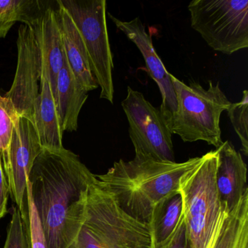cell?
Returning a JSON list of instances; mask_svg holds the SVG:
<instances>
[{"mask_svg":"<svg viewBox=\"0 0 248 248\" xmlns=\"http://www.w3.org/2000/svg\"><path fill=\"white\" fill-rule=\"evenodd\" d=\"M28 180V179H27ZM29 190H30V210H29L28 227L25 228L26 232L28 235L30 241V248H47L46 236L41 226L37 210L31 200V192H30V184L27 181Z\"/></svg>","mask_w":248,"mask_h":248,"instance_id":"cell-23","label":"cell"},{"mask_svg":"<svg viewBox=\"0 0 248 248\" xmlns=\"http://www.w3.org/2000/svg\"><path fill=\"white\" fill-rule=\"evenodd\" d=\"M9 195V185L4 170L2 159L0 158V219L3 218L8 213Z\"/></svg>","mask_w":248,"mask_h":248,"instance_id":"cell-24","label":"cell"},{"mask_svg":"<svg viewBox=\"0 0 248 248\" xmlns=\"http://www.w3.org/2000/svg\"><path fill=\"white\" fill-rule=\"evenodd\" d=\"M233 130L241 142V152L248 156V91H244L242 99L232 103L226 110Z\"/></svg>","mask_w":248,"mask_h":248,"instance_id":"cell-21","label":"cell"},{"mask_svg":"<svg viewBox=\"0 0 248 248\" xmlns=\"http://www.w3.org/2000/svg\"><path fill=\"white\" fill-rule=\"evenodd\" d=\"M40 92L34 104L33 124L42 147L49 150L63 149L62 136L56 101L47 69L41 64Z\"/></svg>","mask_w":248,"mask_h":248,"instance_id":"cell-15","label":"cell"},{"mask_svg":"<svg viewBox=\"0 0 248 248\" xmlns=\"http://www.w3.org/2000/svg\"><path fill=\"white\" fill-rule=\"evenodd\" d=\"M31 28L38 46L41 64L46 66L55 98L58 75L66 62L56 9L46 6Z\"/></svg>","mask_w":248,"mask_h":248,"instance_id":"cell-13","label":"cell"},{"mask_svg":"<svg viewBox=\"0 0 248 248\" xmlns=\"http://www.w3.org/2000/svg\"><path fill=\"white\" fill-rule=\"evenodd\" d=\"M3 248H30L28 235L18 207L13 208L12 217L7 229V237Z\"/></svg>","mask_w":248,"mask_h":248,"instance_id":"cell-22","label":"cell"},{"mask_svg":"<svg viewBox=\"0 0 248 248\" xmlns=\"http://www.w3.org/2000/svg\"><path fill=\"white\" fill-rule=\"evenodd\" d=\"M18 116L11 101L0 95V158L7 179L10 174V152L13 132Z\"/></svg>","mask_w":248,"mask_h":248,"instance_id":"cell-20","label":"cell"},{"mask_svg":"<svg viewBox=\"0 0 248 248\" xmlns=\"http://www.w3.org/2000/svg\"><path fill=\"white\" fill-rule=\"evenodd\" d=\"M182 215V197L179 191L156 205L149 225L152 248H162L169 243Z\"/></svg>","mask_w":248,"mask_h":248,"instance_id":"cell-18","label":"cell"},{"mask_svg":"<svg viewBox=\"0 0 248 248\" xmlns=\"http://www.w3.org/2000/svg\"><path fill=\"white\" fill-rule=\"evenodd\" d=\"M46 7L37 0L0 1V39L5 38L18 21L32 27Z\"/></svg>","mask_w":248,"mask_h":248,"instance_id":"cell-19","label":"cell"},{"mask_svg":"<svg viewBox=\"0 0 248 248\" xmlns=\"http://www.w3.org/2000/svg\"><path fill=\"white\" fill-rule=\"evenodd\" d=\"M176 97L177 109L169 124L172 134L178 135L184 142L202 141L217 149L223 143L220 116L232 102L220 88L209 82L204 89L197 82L186 85L171 75Z\"/></svg>","mask_w":248,"mask_h":248,"instance_id":"cell-4","label":"cell"},{"mask_svg":"<svg viewBox=\"0 0 248 248\" xmlns=\"http://www.w3.org/2000/svg\"><path fill=\"white\" fill-rule=\"evenodd\" d=\"M74 248H152L150 227L123 210L95 176Z\"/></svg>","mask_w":248,"mask_h":248,"instance_id":"cell-3","label":"cell"},{"mask_svg":"<svg viewBox=\"0 0 248 248\" xmlns=\"http://www.w3.org/2000/svg\"><path fill=\"white\" fill-rule=\"evenodd\" d=\"M42 150L43 147L32 122L18 116L11 140L8 182L10 195L16 204L24 226H27L30 220V190L27 179L33 164Z\"/></svg>","mask_w":248,"mask_h":248,"instance_id":"cell-9","label":"cell"},{"mask_svg":"<svg viewBox=\"0 0 248 248\" xmlns=\"http://www.w3.org/2000/svg\"><path fill=\"white\" fill-rule=\"evenodd\" d=\"M217 153L216 184L222 210H232L239 202L247 186V165L240 152L226 140L216 149Z\"/></svg>","mask_w":248,"mask_h":248,"instance_id":"cell-12","label":"cell"},{"mask_svg":"<svg viewBox=\"0 0 248 248\" xmlns=\"http://www.w3.org/2000/svg\"><path fill=\"white\" fill-rule=\"evenodd\" d=\"M210 248H248V189L232 210H222Z\"/></svg>","mask_w":248,"mask_h":248,"instance_id":"cell-17","label":"cell"},{"mask_svg":"<svg viewBox=\"0 0 248 248\" xmlns=\"http://www.w3.org/2000/svg\"><path fill=\"white\" fill-rule=\"evenodd\" d=\"M202 159V156L178 163L135 156L133 160L114 162L107 173L95 176L123 210L149 225L156 205L178 192L181 177Z\"/></svg>","mask_w":248,"mask_h":248,"instance_id":"cell-2","label":"cell"},{"mask_svg":"<svg viewBox=\"0 0 248 248\" xmlns=\"http://www.w3.org/2000/svg\"><path fill=\"white\" fill-rule=\"evenodd\" d=\"M18 62L12 86L4 97L14 105L19 117L33 123L34 104L39 95L41 75L40 51L32 28L21 24L18 30Z\"/></svg>","mask_w":248,"mask_h":248,"instance_id":"cell-10","label":"cell"},{"mask_svg":"<svg viewBox=\"0 0 248 248\" xmlns=\"http://www.w3.org/2000/svg\"><path fill=\"white\" fill-rule=\"evenodd\" d=\"M69 13L83 39L100 98L114 103L112 53L107 22L106 0H58Z\"/></svg>","mask_w":248,"mask_h":248,"instance_id":"cell-7","label":"cell"},{"mask_svg":"<svg viewBox=\"0 0 248 248\" xmlns=\"http://www.w3.org/2000/svg\"><path fill=\"white\" fill-rule=\"evenodd\" d=\"M162 248H189L185 223H184V215H182L179 224L172 239L170 241L169 243L167 244L166 246Z\"/></svg>","mask_w":248,"mask_h":248,"instance_id":"cell-25","label":"cell"},{"mask_svg":"<svg viewBox=\"0 0 248 248\" xmlns=\"http://www.w3.org/2000/svg\"><path fill=\"white\" fill-rule=\"evenodd\" d=\"M193 30L215 51L232 55L248 47V0H193Z\"/></svg>","mask_w":248,"mask_h":248,"instance_id":"cell-6","label":"cell"},{"mask_svg":"<svg viewBox=\"0 0 248 248\" xmlns=\"http://www.w3.org/2000/svg\"><path fill=\"white\" fill-rule=\"evenodd\" d=\"M88 98V92L77 80L66 62L58 75L55 97L62 133L78 130L79 113Z\"/></svg>","mask_w":248,"mask_h":248,"instance_id":"cell-16","label":"cell"},{"mask_svg":"<svg viewBox=\"0 0 248 248\" xmlns=\"http://www.w3.org/2000/svg\"><path fill=\"white\" fill-rule=\"evenodd\" d=\"M217 162V150L210 151L179 181L189 248H210L221 217L216 184Z\"/></svg>","mask_w":248,"mask_h":248,"instance_id":"cell-5","label":"cell"},{"mask_svg":"<svg viewBox=\"0 0 248 248\" xmlns=\"http://www.w3.org/2000/svg\"><path fill=\"white\" fill-rule=\"evenodd\" d=\"M108 16L117 28L136 45L143 56L146 70L160 91L162 102L159 110L169 127L172 116L177 109L176 97L171 74L168 72L158 56L152 43V36L148 34L144 24L139 17L130 21H123L111 14Z\"/></svg>","mask_w":248,"mask_h":248,"instance_id":"cell-11","label":"cell"},{"mask_svg":"<svg viewBox=\"0 0 248 248\" xmlns=\"http://www.w3.org/2000/svg\"><path fill=\"white\" fill-rule=\"evenodd\" d=\"M122 107L128 121L135 156L175 162L172 133L159 108H155L143 93L130 86Z\"/></svg>","mask_w":248,"mask_h":248,"instance_id":"cell-8","label":"cell"},{"mask_svg":"<svg viewBox=\"0 0 248 248\" xmlns=\"http://www.w3.org/2000/svg\"><path fill=\"white\" fill-rule=\"evenodd\" d=\"M58 21L62 32L66 62L81 86L87 92L99 88L90 66L83 39L69 13L56 1Z\"/></svg>","mask_w":248,"mask_h":248,"instance_id":"cell-14","label":"cell"},{"mask_svg":"<svg viewBox=\"0 0 248 248\" xmlns=\"http://www.w3.org/2000/svg\"><path fill=\"white\" fill-rule=\"evenodd\" d=\"M95 175L65 149H43L28 176L47 248H74L85 220L90 186Z\"/></svg>","mask_w":248,"mask_h":248,"instance_id":"cell-1","label":"cell"}]
</instances>
